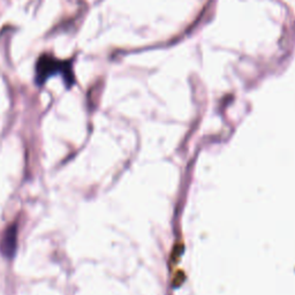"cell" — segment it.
Returning <instances> with one entry per match:
<instances>
[{"instance_id": "6da1fadb", "label": "cell", "mask_w": 295, "mask_h": 295, "mask_svg": "<svg viewBox=\"0 0 295 295\" xmlns=\"http://www.w3.org/2000/svg\"><path fill=\"white\" fill-rule=\"evenodd\" d=\"M18 249V227L13 224L8 226L3 233L0 240V253L4 257L13 258Z\"/></svg>"}]
</instances>
